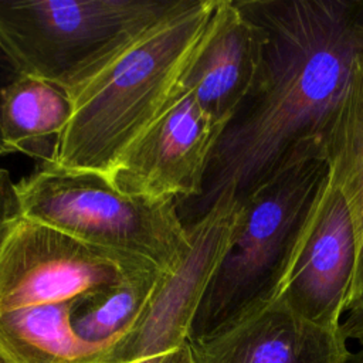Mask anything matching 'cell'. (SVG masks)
I'll return each instance as SVG.
<instances>
[{"mask_svg":"<svg viewBox=\"0 0 363 363\" xmlns=\"http://www.w3.org/2000/svg\"><path fill=\"white\" fill-rule=\"evenodd\" d=\"M194 363H345L340 329H326L275 301L223 335L190 345Z\"/></svg>","mask_w":363,"mask_h":363,"instance_id":"cell-11","label":"cell"},{"mask_svg":"<svg viewBox=\"0 0 363 363\" xmlns=\"http://www.w3.org/2000/svg\"><path fill=\"white\" fill-rule=\"evenodd\" d=\"M67 91L50 81L14 74L0 88V142L3 155L24 153L52 166L60 136L69 119Z\"/></svg>","mask_w":363,"mask_h":363,"instance_id":"cell-12","label":"cell"},{"mask_svg":"<svg viewBox=\"0 0 363 363\" xmlns=\"http://www.w3.org/2000/svg\"><path fill=\"white\" fill-rule=\"evenodd\" d=\"M152 271L20 216L0 244V312L77 302Z\"/></svg>","mask_w":363,"mask_h":363,"instance_id":"cell-6","label":"cell"},{"mask_svg":"<svg viewBox=\"0 0 363 363\" xmlns=\"http://www.w3.org/2000/svg\"><path fill=\"white\" fill-rule=\"evenodd\" d=\"M240 211V203L224 196L201 217L187 223L189 248L173 268L163 272L140 318L111 349L105 363L164 356L187 342L204 292L231 245Z\"/></svg>","mask_w":363,"mask_h":363,"instance_id":"cell-7","label":"cell"},{"mask_svg":"<svg viewBox=\"0 0 363 363\" xmlns=\"http://www.w3.org/2000/svg\"><path fill=\"white\" fill-rule=\"evenodd\" d=\"M173 363H194L193 352H191V347H190L189 342H186L179 349H176L174 357H173Z\"/></svg>","mask_w":363,"mask_h":363,"instance_id":"cell-17","label":"cell"},{"mask_svg":"<svg viewBox=\"0 0 363 363\" xmlns=\"http://www.w3.org/2000/svg\"><path fill=\"white\" fill-rule=\"evenodd\" d=\"M328 180L323 155H309L240 203L235 234L199 305L190 345L223 335L278 299Z\"/></svg>","mask_w":363,"mask_h":363,"instance_id":"cell-3","label":"cell"},{"mask_svg":"<svg viewBox=\"0 0 363 363\" xmlns=\"http://www.w3.org/2000/svg\"><path fill=\"white\" fill-rule=\"evenodd\" d=\"M0 68H6V69H10V71H13V72H14V69H13V65H11V61H10L9 55L6 54L4 48L1 47V44H0ZM0 156H3V147H1V142H0Z\"/></svg>","mask_w":363,"mask_h":363,"instance_id":"cell-19","label":"cell"},{"mask_svg":"<svg viewBox=\"0 0 363 363\" xmlns=\"http://www.w3.org/2000/svg\"><path fill=\"white\" fill-rule=\"evenodd\" d=\"M218 0H179L84 72L65 91L69 119L50 167L108 179L121 156L183 91Z\"/></svg>","mask_w":363,"mask_h":363,"instance_id":"cell-2","label":"cell"},{"mask_svg":"<svg viewBox=\"0 0 363 363\" xmlns=\"http://www.w3.org/2000/svg\"><path fill=\"white\" fill-rule=\"evenodd\" d=\"M265 35L258 79L221 130L193 217L238 203L322 140L363 60V0H235Z\"/></svg>","mask_w":363,"mask_h":363,"instance_id":"cell-1","label":"cell"},{"mask_svg":"<svg viewBox=\"0 0 363 363\" xmlns=\"http://www.w3.org/2000/svg\"><path fill=\"white\" fill-rule=\"evenodd\" d=\"M329 176L343 196L356 238V269L347 308L363 298V60L322 140ZM346 308V311H347Z\"/></svg>","mask_w":363,"mask_h":363,"instance_id":"cell-13","label":"cell"},{"mask_svg":"<svg viewBox=\"0 0 363 363\" xmlns=\"http://www.w3.org/2000/svg\"><path fill=\"white\" fill-rule=\"evenodd\" d=\"M176 352V350H174ZM174 352H170L164 356H157V357H149V359H140V360H135L130 363H173V357H174Z\"/></svg>","mask_w":363,"mask_h":363,"instance_id":"cell-18","label":"cell"},{"mask_svg":"<svg viewBox=\"0 0 363 363\" xmlns=\"http://www.w3.org/2000/svg\"><path fill=\"white\" fill-rule=\"evenodd\" d=\"M179 0H0V44L14 74L67 89Z\"/></svg>","mask_w":363,"mask_h":363,"instance_id":"cell-5","label":"cell"},{"mask_svg":"<svg viewBox=\"0 0 363 363\" xmlns=\"http://www.w3.org/2000/svg\"><path fill=\"white\" fill-rule=\"evenodd\" d=\"M340 332L346 340L354 339L363 346V298L347 308L346 316L340 322Z\"/></svg>","mask_w":363,"mask_h":363,"instance_id":"cell-16","label":"cell"},{"mask_svg":"<svg viewBox=\"0 0 363 363\" xmlns=\"http://www.w3.org/2000/svg\"><path fill=\"white\" fill-rule=\"evenodd\" d=\"M224 129L182 91L121 156L109 182L122 193L153 201L193 203L201 196L213 149Z\"/></svg>","mask_w":363,"mask_h":363,"instance_id":"cell-8","label":"cell"},{"mask_svg":"<svg viewBox=\"0 0 363 363\" xmlns=\"http://www.w3.org/2000/svg\"><path fill=\"white\" fill-rule=\"evenodd\" d=\"M20 217L14 182L7 169L0 166V244L10 225Z\"/></svg>","mask_w":363,"mask_h":363,"instance_id":"cell-15","label":"cell"},{"mask_svg":"<svg viewBox=\"0 0 363 363\" xmlns=\"http://www.w3.org/2000/svg\"><path fill=\"white\" fill-rule=\"evenodd\" d=\"M163 272L152 271L81 298L71 313L74 335L106 356L133 328L150 301Z\"/></svg>","mask_w":363,"mask_h":363,"instance_id":"cell-14","label":"cell"},{"mask_svg":"<svg viewBox=\"0 0 363 363\" xmlns=\"http://www.w3.org/2000/svg\"><path fill=\"white\" fill-rule=\"evenodd\" d=\"M265 35L235 0H218L208 34L182 88L225 126L252 91L262 64Z\"/></svg>","mask_w":363,"mask_h":363,"instance_id":"cell-10","label":"cell"},{"mask_svg":"<svg viewBox=\"0 0 363 363\" xmlns=\"http://www.w3.org/2000/svg\"><path fill=\"white\" fill-rule=\"evenodd\" d=\"M356 269V238L343 196L328 180L277 301L326 329H340Z\"/></svg>","mask_w":363,"mask_h":363,"instance_id":"cell-9","label":"cell"},{"mask_svg":"<svg viewBox=\"0 0 363 363\" xmlns=\"http://www.w3.org/2000/svg\"><path fill=\"white\" fill-rule=\"evenodd\" d=\"M345 363H363V350L349 352Z\"/></svg>","mask_w":363,"mask_h":363,"instance_id":"cell-20","label":"cell"},{"mask_svg":"<svg viewBox=\"0 0 363 363\" xmlns=\"http://www.w3.org/2000/svg\"><path fill=\"white\" fill-rule=\"evenodd\" d=\"M14 189L21 217L162 271L190 245L176 201L129 196L98 173L38 164Z\"/></svg>","mask_w":363,"mask_h":363,"instance_id":"cell-4","label":"cell"}]
</instances>
